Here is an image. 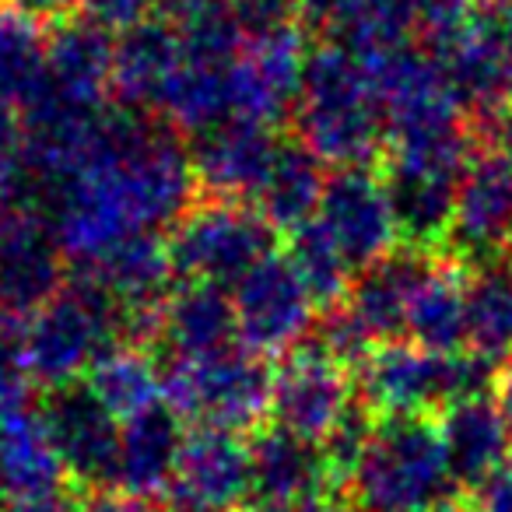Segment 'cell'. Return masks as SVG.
<instances>
[{
  "mask_svg": "<svg viewBox=\"0 0 512 512\" xmlns=\"http://www.w3.org/2000/svg\"><path fill=\"white\" fill-rule=\"evenodd\" d=\"M299 141L330 169L372 165L386 151V120L372 71L351 50L313 53L295 102Z\"/></svg>",
  "mask_w": 512,
  "mask_h": 512,
  "instance_id": "cell-2",
  "label": "cell"
},
{
  "mask_svg": "<svg viewBox=\"0 0 512 512\" xmlns=\"http://www.w3.org/2000/svg\"><path fill=\"white\" fill-rule=\"evenodd\" d=\"M285 253L292 256V264L299 267L302 281H306V288L313 292L320 313L337 306V302H344L351 281H355V267L344 260V253L337 249V242L330 239L320 221L313 218L302 228H295V232L288 235Z\"/></svg>",
  "mask_w": 512,
  "mask_h": 512,
  "instance_id": "cell-28",
  "label": "cell"
},
{
  "mask_svg": "<svg viewBox=\"0 0 512 512\" xmlns=\"http://www.w3.org/2000/svg\"><path fill=\"white\" fill-rule=\"evenodd\" d=\"M0 512H78V502L67 495H50V498H36V502L8 505V509Z\"/></svg>",
  "mask_w": 512,
  "mask_h": 512,
  "instance_id": "cell-36",
  "label": "cell"
},
{
  "mask_svg": "<svg viewBox=\"0 0 512 512\" xmlns=\"http://www.w3.org/2000/svg\"><path fill=\"white\" fill-rule=\"evenodd\" d=\"M435 512H460V505H442V509H435Z\"/></svg>",
  "mask_w": 512,
  "mask_h": 512,
  "instance_id": "cell-39",
  "label": "cell"
},
{
  "mask_svg": "<svg viewBox=\"0 0 512 512\" xmlns=\"http://www.w3.org/2000/svg\"><path fill=\"white\" fill-rule=\"evenodd\" d=\"M11 4L36 22H53V18H64V11H71L78 0H11Z\"/></svg>",
  "mask_w": 512,
  "mask_h": 512,
  "instance_id": "cell-35",
  "label": "cell"
},
{
  "mask_svg": "<svg viewBox=\"0 0 512 512\" xmlns=\"http://www.w3.org/2000/svg\"><path fill=\"white\" fill-rule=\"evenodd\" d=\"M491 134H495L491 141H502V144H509V148H512V106L505 109L495 123H491Z\"/></svg>",
  "mask_w": 512,
  "mask_h": 512,
  "instance_id": "cell-37",
  "label": "cell"
},
{
  "mask_svg": "<svg viewBox=\"0 0 512 512\" xmlns=\"http://www.w3.org/2000/svg\"><path fill=\"white\" fill-rule=\"evenodd\" d=\"M71 264L39 207L0 204V313L29 320L67 288Z\"/></svg>",
  "mask_w": 512,
  "mask_h": 512,
  "instance_id": "cell-11",
  "label": "cell"
},
{
  "mask_svg": "<svg viewBox=\"0 0 512 512\" xmlns=\"http://www.w3.org/2000/svg\"><path fill=\"white\" fill-rule=\"evenodd\" d=\"M39 411L67 477L78 488H113L123 421H116L85 383L46 393Z\"/></svg>",
  "mask_w": 512,
  "mask_h": 512,
  "instance_id": "cell-14",
  "label": "cell"
},
{
  "mask_svg": "<svg viewBox=\"0 0 512 512\" xmlns=\"http://www.w3.org/2000/svg\"><path fill=\"white\" fill-rule=\"evenodd\" d=\"M344 488L358 512H435L453 505L456 481L439 421L376 418Z\"/></svg>",
  "mask_w": 512,
  "mask_h": 512,
  "instance_id": "cell-3",
  "label": "cell"
},
{
  "mask_svg": "<svg viewBox=\"0 0 512 512\" xmlns=\"http://www.w3.org/2000/svg\"><path fill=\"white\" fill-rule=\"evenodd\" d=\"M491 376L495 369L470 351L439 355L411 341H386L355 365V393L372 418H435L484 393Z\"/></svg>",
  "mask_w": 512,
  "mask_h": 512,
  "instance_id": "cell-4",
  "label": "cell"
},
{
  "mask_svg": "<svg viewBox=\"0 0 512 512\" xmlns=\"http://www.w3.org/2000/svg\"><path fill=\"white\" fill-rule=\"evenodd\" d=\"M278 148V130L264 123L228 120L214 130H204L190 148L197 190L214 200L253 204L278 158Z\"/></svg>",
  "mask_w": 512,
  "mask_h": 512,
  "instance_id": "cell-15",
  "label": "cell"
},
{
  "mask_svg": "<svg viewBox=\"0 0 512 512\" xmlns=\"http://www.w3.org/2000/svg\"><path fill=\"white\" fill-rule=\"evenodd\" d=\"M327 176V165L299 137L281 141L278 158L256 193L253 207L278 228V235H292L295 228L316 218L323 190H327Z\"/></svg>",
  "mask_w": 512,
  "mask_h": 512,
  "instance_id": "cell-24",
  "label": "cell"
},
{
  "mask_svg": "<svg viewBox=\"0 0 512 512\" xmlns=\"http://www.w3.org/2000/svg\"><path fill=\"white\" fill-rule=\"evenodd\" d=\"M495 8H505V11H512V0H491Z\"/></svg>",
  "mask_w": 512,
  "mask_h": 512,
  "instance_id": "cell-38",
  "label": "cell"
},
{
  "mask_svg": "<svg viewBox=\"0 0 512 512\" xmlns=\"http://www.w3.org/2000/svg\"><path fill=\"white\" fill-rule=\"evenodd\" d=\"M239 512H358V509L334 495H320V498H306V502H249Z\"/></svg>",
  "mask_w": 512,
  "mask_h": 512,
  "instance_id": "cell-33",
  "label": "cell"
},
{
  "mask_svg": "<svg viewBox=\"0 0 512 512\" xmlns=\"http://www.w3.org/2000/svg\"><path fill=\"white\" fill-rule=\"evenodd\" d=\"M186 442V425L176 411L155 404L151 411L123 421L113 488L137 498H165Z\"/></svg>",
  "mask_w": 512,
  "mask_h": 512,
  "instance_id": "cell-19",
  "label": "cell"
},
{
  "mask_svg": "<svg viewBox=\"0 0 512 512\" xmlns=\"http://www.w3.org/2000/svg\"><path fill=\"white\" fill-rule=\"evenodd\" d=\"M78 512H169V509H162L155 498H137L120 488H99L81 498Z\"/></svg>",
  "mask_w": 512,
  "mask_h": 512,
  "instance_id": "cell-31",
  "label": "cell"
},
{
  "mask_svg": "<svg viewBox=\"0 0 512 512\" xmlns=\"http://www.w3.org/2000/svg\"><path fill=\"white\" fill-rule=\"evenodd\" d=\"M274 369L239 341L211 355L162 358V404L190 428L253 432L271 411Z\"/></svg>",
  "mask_w": 512,
  "mask_h": 512,
  "instance_id": "cell-6",
  "label": "cell"
},
{
  "mask_svg": "<svg viewBox=\"0 0 512 512\" xmlns=\"http://www.w3.org/2000/svg\"><path fill=\"white\" fill-rule=\"evenodd\" d=\"M253 495L249 439L225 428H186L176 474L165 491L169 512H239Z\"/></svg>",
  "mask_w": 512,
  "mask_h": 512,
  "instance_id": "cell-13",
  "label": "cell"
},
{
  "mask_svg": "<svg viewBox=\"0 0 512 512\" xmlns=\"http://www.w3.org/2000/svg\"><path fill=\"white\" fill-rule=\"evenodd\" d=\"M92 11V22L116 25V29H130L141 22V11L148 8V0H78Z\"/></svg>",
  "mask_w": 512,
  "mask_h": 512,
  "instance_id": "cell-32",
  "label": "cell"
},
{
  "mask_svg": "<svg viewBox=\"0 0 512 512\" xmlns=\"http://www.w3.org/2000/svg\"><path fill=\"white\" fill-rule=\"evenodd\" d=\"M355 407V369L337 362L316 341H306L281 355L274 369L271 411H267L271 428L323 446Z\"/></svg>",
  "mask_w": 512,
  "mask_h": 512,
  "instance_id": "cell-9",
  "label": "cell"
},
{
  "mask_svg": "<svg viewBox=\"0 0 512 512\" xmlns=\"http://www.w3.org/2000/svg\"><path fill=\"white\" fill-rule=\"evenodd\" d=\"M467 351L488 369H498L512 358V256L470 267Z\"/></svg>",
  "mask_w": 512,
  "mask_h": 512,
  "instance_id": "cell-26",
  "label": "cell"
},
{
  "mask_svg": "<svg viewBox=\"0 0 512 512\" xmlns=\"http://www.w3.org/2000/svg\"><path fill=\"white\" fill-rule=\"evenodd\" d=\"M278 228L253 204L197 197L165 232L179 281L232 292L260 260L278 249Z\"/></svg>",
  "mask_w": 512,
  "mask_h": 512,
  "instance_id": "cell-7",
  "label": "cell"
},
{
  "mask_svg": "<svg viewBox=\"0 0 512 512\" xmlns=\"http://www.w3.org/2000/svg\"><path fill=\"white\" fill-rule=\"evenodd\" d=\"M116 341H123V313L95 281L71 274L64 292L25 320L22 369L46 393L78 386Z\"/></svg>",
  "mask_w": 512,
  "mask_h": 512,
  "instance_id": "cell-5",
  "label": "cell"
},
{
  "mask_svg": "<svg viewBox=\"0 0 512 512\" xmlns=\"http://www.w3.org/2000/svg\"><path fill=\"white\" fill-rule=\"evenodd\" d=\"M467 274L470 267L439 249L421 278L407 313L404 341L439 355L467 351Z\"/></svg>",
  "mask_w": 512,
  "mask_h": 512,
  "instance_id": "cell-21",
  "label": "cell"
},
{
  "mask_svg": "<svg viewBox=\"0 0 512 512\" xmlns=\"http://www.w3.org/2000/svg\"><path fill=\"white\" fill-rule=\"evenodd\" d=\"M460 512H512V463L467 491Z\"/></svg>",
  "mask_w": 512,
  "mask_h": 512,
  "instance_id": "cell-30",
  "label": "cell"
},
{
  "mask_svg": "<svg viewBox=\"0 0 512 512\" xmlns=\"http://www.w3.org/2000/svg\"><path fill=\"white\" fill-rule=\"evenodd\" d=\"M225 4L239 29L253 32V39L288 29V11L299 8V0H225Z\"/></svg>",
  "mask_w": 512,
  "mask_h": 512,
  "instance_id": "cell-29",
  "label": "cell"
},
{
  "mask_svg": "<svg viewBox=\"0 0 512 512\" xmlns=\"http://www.w3.org/2000/svg\"><path fill=\"white\" fill-rule=\"evenodd\" d=\"M232 309L239 344L264 358L306 344L320 320V306L285 249H274L232 288Z\"/></svg>",
  "mask_w": 512,
  "mask_h": 512,
  "instance_id": "cell-8",
  "label": "cell"
},
{
  "mask_svg": "<svg viewBox=\"0 0 512 512\" xmlns=\"http://www.w3.org/2000/svg\"><path fill=\"white\" fill-rule=\"evenodd\" d=\"M85 386L116 421H130L162 404V358L155 348L123 337L88 369Z\"/></svg>",
  "mask_w": 512,
  "mask_h": 512,
  "instance_id": "cell-25",
  "label": "cell"
},
{
  "mask_svg": "<svg viewBox=\"0 0 512 512\" xmlns=\"http://www.w3.org/2000/svg\"><path fill=\"white\" fill-rule=\"evenodd\" d=\"M491 400H495L498 418H502L505 432L512 439V358L505 365H498L495 376H491Z\"/></svg>",
  "mask_w": 512,
  "mask_h": 512,
  "instance_id": "cell-34",
  "label": "cell"
},
{
  "mask_svg": "<svg viewBox=\"0 0 512 512\" xmlns=\"http://www.w3.org/2000/svg\"><path fill=\"white\" fill-rule=\"evenodd\" d=\"M67 481L71 477L60 463L39 407H29L0 425V509L64 495Z\"/></svg>",
  "mask_w": 512,
  "mask_h": 512,
  "instance_id": "cell-18",
  "label": "cell"
},
{
  "mask_svg": "<svg viewBox=\"0 0 512 512\" xmlns=\"http://www.w3.org/2000/svg\"><path fill=\"white\" fill-rule=\"evenodd\" d=\"M183 67V39L172 25L137 22L116 39L113 92L141 109H158Z\"/></svg>",
  "mask_w": 512,
  "mask_h": 512,
  "instance_id": "cell-23",
  "label": "cell"
},
{
  "mask_svg": "<svg viewBox=\"0 0 512 512\" xmlns=\"http://www.w3.org/2000/svg\"><path fill=\"white\" fill-rule=\"evenodd\" d=\"M235 341L239 337H235L232 292L225 288L179 281L158 309L155 351H162V358L211 355Z\"/></svg>",
  "mask_w": 512,
  "mask_h": 512,
  "instance_id": "cell-20",
  "label": "cell"
},
{
  "mask_svg": "<svg viewBox=\"0 0 512 512\" xmlns=\"http://www.w3.org/2000/svg\"><path fill=\"white\" fill-rule=\"evenodd\" d=\"M316 221L327 228L355 274L400 249L397 214H393L383 172L369 165L330 169Z\"/></svg>",
  "mask_w": 512,
  "mask_h": 512,
  "instance_id": "cell-12",
  "label": "cell"
},
{
  "mask_svg": "<svg viewBox=\"0 0 512 512\" xmlns=\"http://www.w3.org/2000/svg\"><path fill=\"white\" fill-rule=\"evenodd\" d=\"M71 274L137 235H165L197 200L190 148L165 120L102 116L88 144L32 186Z\"/></svg>",
  "mask_w": 512,
  "mask_h": 512,
  "instance_id": "cell-1",
  "label": "cell"
},
{
  "mask_svg": "<svg viewBox=\"0 0 512 512\" xmlns=\"http://www.w3.org/2000/svg\"><path fill=\"white\" fill-rule=\"evenodd\" d=\"M249 460H253L256 502H306V498L334 495L341 484L323 446L271 425L249 439Z\"/></svg>",
  "mask_w": 512,
  "mask_h": 512,
  "instance_id": "cell-17",
  "label": "cell"
},
{
  "mask_svg": "<svg viewBox=\"0 0 512 512\" xmlns=\"http://www.w3.org/2000/svg\"><path fill=\"white\" fill-rule=\"evenodd\" d=\"M46 74V43L39 22L25 11L0 8V106L22 113Z\"/></svg>",
  "mask_w": 512,
  "mask_h": 512,
  "instance_id": "cell-27",
  "label": "cell"
},
{
  "mask_svg": "<svg viewBox=\"0 0 512 512\" xmlns=\"http://www.w3.org/2000/svg\"><path fill=\"white\" fill-rule=\"evenodd\" d=\"M439 432L453 481L463 491L477 488L491 474H498L505 463H512V439L498 418L491 393L467 397L449 407L446 414H439Z\"/></svg>",
  "mask_w": 512,
  "mask_h": 512,
  "instance_id": "cell-22",
  "label": "cell"
},
{
  "mask_svg": "<svg viewBox=\"0 0 512 512\" xmlns=\"http://www.w3.org/2000/svg\"><path fill=\"white\" fill-rule=\"evenodd\" d=\"M446 253L467 267L512 256V148L502 141L477 144L456 190Z\"/></svg>",
  "mask_w": 512,
  "mask_h": 512,
  "instance_id": "cell-10",
  "label": "cell"
},
{
  "mask_svg": "<svg viewBox=\"0 0 512 512\" xmlns=\"http://www.w3.org/2000/svg\"><path fill=\"white\" fill-rule=\"evenodd\" d=\"M439 249H414L400 246L390 256H383L379 264L365 267L355 274L348 295L341 306L358 323L372 344L386 341H404L407 313H411V299L418 292L421 278L432 267V256Z\"/></svg>",
  "mask_w": 512,
  "mask_h": 512,
  "instance_id": "cell-16",
  "label": "cell"
}]
</instances>
